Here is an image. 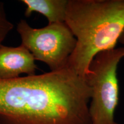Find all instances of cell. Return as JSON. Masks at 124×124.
Wrapping results in <instances>:
<instances>
[{
	"label": "cell",
	"mask_w": 124,
	"mask_h": 124,
	"mask_svg": "<svg viewBox=\"0 0 124 124\" xmlns=\"http://www.w3.org/2000/svg\"><path fill=\"white\" fill-rule=\"evenodd\" d=\"M86 77L66 66L0 80V124H91Z\"/></svg>",
	"instance_id": "cell-1"
},
{
	"label": "cell",
	"mask_w": 124,
	"mask_h": 124,
	"mask_svg": "<svg viewBox=\"0 0 124 124\" xmlns=\"http://www.w3.org/2000/svg\"><path fill=\"white\" fill-rule=\"evenodd\" d=\"M64 23L77 40L67 66L85 77L94 57L118 43L124 31V0H69Z\"/></svg>",
	"instance_id": "cell-2"
},
{
	"label": "cell",
	"mask_w": 124,
	"mask_h": 124,
	"mask_svg": "<svg viewBox=\"0 0 124 124\" xmlns=\"http://www.w3.org/2000/svg\"><path fill=\"white\" fill-rule=\"evenodd\" d=\"M124 58V46L101 52L94 57L86 75L91 90V124H118L114 113L119 101L117 68Z\"/></svg>",
	"instance_id": "cell-3"
},
{
	"label": "cell",
	"mask_w": 124,
	"mask_h": 124,
	"mask_svg": "<svg viewBox=\"0 0 124 124\" xmlns=\"http://www.w3.org/2000/svg\"><path fill=\"white\" fill-rule=\"evenodd\" d=\"M17 31L21 37V44L35 60L46 63L51 71L67 66L77 40L66 23H52L42 28H34L27 21L21 20Z\"/></svg>",
	"instance_id": "cell-4"
},
{
	"label": "cell",
	"mask_w": 124,
	"mask_h": 124,
	"mask_svg": "<svg viewBox=\"0 0 124 124\" xmlns=\"http://www.w3.org/2000/svg\"><path fill=\"white\" fill-rule=\"evenodd\" d=\"M33 55L22 44L16 47L0 46V80H10L21 74L35 75Z\"/></svg>",
	"instance_id": "cell-5"
},
{
	"label": "cell",
	"mask_w": 124,
	"mask_h": 124,
	"mask_svg": "<svg viewBox=\"0 0 124 124\" xmlns=\"http://www.w3.org/2000/svg\"><path fill=\"white\" fill-rule=\"evenodd\" d=\"M25 5V16L27 17L33 12L46 17L48 24L64 23L69 0H23Z\"/></svg>",
	"instance_id": "cell-6"
},
{
	"label": "cell",
	"mask_w": 124,
	"mask_h": 124,
	"mask_svg": "<svg viewBox=\"0 0 124 124\" xmlns=\"http://www.w3.org/2000/svg\"><path fill=\"white\" fill-rule=\"evenodd\" d=\"M13 27V24L7 19L4 4L0 2V46Z\"/></svg>",
	"instance_id": "cell-7"
},
{
	"label": "cell",
	"mask_w": 124,
	"mask_h": 124,
	"mask_svg": "<svg viewBox=\"0 0 124 124\" xmlns=\"http://www.w3.org/2000/svg\"><path fill=\"white\" fill-rule=\"evenodd\" d=\"M118 42L120 43L121 44H122V45H124V31L123 32V33H122V35L121 36V37H120V40H119Z\"/></svg>",
	"instance_id": "cell-8"
}]
</instances>
